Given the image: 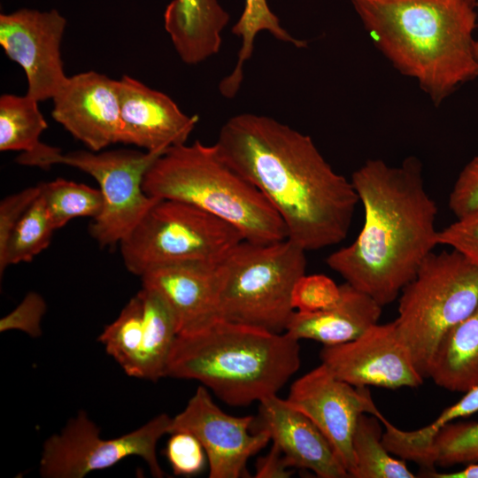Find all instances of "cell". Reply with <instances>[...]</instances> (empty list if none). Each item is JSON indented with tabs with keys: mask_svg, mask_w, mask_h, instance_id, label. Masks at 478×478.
<instances>
[{
	"mask_svg": "<svg viewBox=\"0 0 478 478\" xmlns=\"http://www.w3.org/2000/svg\"><path fill=\"white\" fill-rule=\"evenodd\" d=\"M97 341L128 376L137 378L143 342V302L139 293L104 327Z\"/></svg>",
	"mask_w": 478,
	"mask_h": 478,
	"instance_id": "4316f807",
	"label": "cell"
},
{
	"mask_svg": "<svg viewBox=\"0 0 478 478\" xmlns=\"http://www.w3.org/2000/svg\"><path fill=\"white\" fill-rule=\"evenodd\" d=\"M141 278L143 286L158 291L170 306L178 335L201 330L220 319V297L225 278L223 260L164 266Z\"/></svg>",
	"mask_w": 478,
	"mask_h": 478,
	"instance_id": "e0dca14e",
	"label": "cell"
},
{
	"mask_svg": "<svg viewBox=\"0 0 478 478\" xmlns=\"http://www.w3.org/2000/svg\"><path fill=\"white\" fill-rule=\"evenodd\" d=\"M475 8L478 10V0H475ZM474 54L475 60L478 63V39L474 42Z\"/></svg>",
	"mask_w": 478,
	"mask_h": 478,
	"instance_id": "74e56055",
	"label": "cell"
},
{
	"mask_svg": "<svg viewBox=\"0 0 478 478\" xmlns=\"http://www.w3.org/2000/svg\"><path fill=\"white\" fill-rule=\"evenodd\" d=\"M41 192L40 183L4 197L0 203V248Z\"/></svg>",
	"mask_w": 478,
	"mask_h": 478,
	"instance_id": "e575fe53",
	"label": "cell"
},
{
	"mask_svg": "<svg viewBox=\"0 0 478 478\" xmlns=\"http://www.w3.org/2000/svg\"><path fill=\"white\" fill-rule=\"evenodd\" d=\"M478 463V422H451L434 437L418 465L451 466Z\"/></svg>",
	"mask_w": 478,
	"mask_h": 478,
	"instance_id": "f1b7e54d",
	"label": "cell"
},
{
	"mask_svg": "<svg viewBox=\"0 0 478 478\" xmlns=\"http://www.w3.org/2000/svg\"><path fill=\"white\" fill-rule=\"evenodd\" d=\"M262 31H267L275 39L296 48L307 46L306 41L292 36L282 27L279 18L271 11L267 0H244L243 11L232 27V34L242 39L236 64L219 84L220 93L225 98L235 97L240 90L243 80V66L252 56L255 38Z\"/></svg>",
	"mask_w": 478,
	"mask_h": 478,
	"instance_id": "603a6c76",
	"label": "cell"
},
{
	"mask_svg": "<svg viewBox=\"0 0 478 478\" xmlns=\"http://www.w3.org/2000/svg\"><path fill=\"white\" fill-rule=\"evenodd\" d=\"M379 418L362 413L358 420L352 451L355 459L353 478H413L405 460L396 459L382 443V431Z\"/></svg>",
	"mask_w": 478,
	"mask_h": 478,
	"instance_id": "cb8c5ba5",
	"label": "cell"
},
{
	"mask_svg": "<svg viewBox=\"0 0 478 478\" xmlns=\"http://www.w3.org/2000/svg\"><path fill=\"white\" fill-rule=\"evenodd\" d=\"M166 455L176 475L191 476L204 467L206 453L201 443L192 434L185 431L172 433Z\"/></svg>",
	"mask_w": 478,
	"mask_h": 478,
	"instance_id": "4dcf8cb0",
	"label": "cell"
},
{
	"mask_svg": "<svg viewBox=\"0 0 478 478\" xmlns=\"http://www.w3.org/2000/svg\"><path fill=\"white\" fill-rule=\"evenodd\" d=\"M286 400L320 429L351 477L352 438L358 417L379 411L369 390L336 378L321 363L292 383Z\"/></svg>",
	"mask_w": 478,
	"mask_h": 478,
	"instance_id": "4fadbf2b",
	"label": "cell"
},
{
	"mask_svg": "<svg viewBox=\"0 0 478 478\" xmlns=\"http://www.w3.org/2000/svg\"><path fill=\"white\" fill-rule=\"evenodd\" d=\"M229 14L219 0H173L164 27L181 60L197 65L219 53Z\"/></svg>",
	"mask_w": 478,
	"mask_h": 478,
	"instance_id": "ffe728a7",
	"label": "cell"
},
{
	"mask_svg": "<svg viewBox=\"0 0 478 478\" xmlns=\"http://www.w3.org/2000/svg\"><path fill=\"white\" fill-rule=\"evenodd\" d=\"M351 181L363 206V226L356 239L331 253L326 263L383 307L399 297L438 245L437 205L416 157L397 166L367 159Z\"/></svg>",
	"mask_w": 478,
	"mask_h": 478,
	"instance_id": "7a4b0ae2",
	"label": "cell"
},
{
	"mask_svg": "<svg viewBox=\"0 0 478 478\" xmlns=\"http://www.w3.org/2000/svg\"><path fill=\"white\" fill-rule=\"evenodd\" d=\"M478 305V269L455 250L432 252L398 297L394 320L425 379L443 336Z\"/></svg>",
	"mask_w": 478,
	"mask_h": 478,
	"instance_id": "52a82bcc",
	"label": "cell"
},
{
	"mask_svg": "<svg viewBox=\"0 0 478 478\" xmlns=\"http://www.w3.org/2000/svg\"><path fill=\"white\" fill-rule=\"evenodd\" d=\"M215 145L276 211L288 239L307 251L346 238L358 194L309 135L268 116L241 113L224 123Z\"/></svg>",
	"mask_w": 478,
	"mask_h": 478,
	"instance_id": "6da1fadb",
	"label": "cell"
},
{
	"mask_svg": "<svg viewBox=\"0 0 478 478\" xmlns=\"http://www.w3.org/2000/svg\"><path fill=\"white\" fill-rule=\"evenodd\" d=\"M243 240L235 227L194 205L159 199L120 245L127 271L142 277L164 266L222 261Z\"/></svg>",
	"mask_w": 478,
	"mask_h": 478,
	"instance_id": "ba28073f",
	"label": "cell"
},
{
	"mask_svg": "<svg viewBox=\"0 0 478 478\" xmlns=\"http://www.w3.org/2000/svg\"><path fill=\"white\" fill-rule=\"evenodd\" d=\"M119 81L120 130L119 143L146 151L166 150L186 143L198 121L185 114L166 94L123 75Z\"/></svg>",
	"mask_w": 478,
	"mask_h": 478,
	"instance_id": "2e32d148",
	"label": "cell"
},
{
	"mask_svg": "<svg viewBox=\"0 0 478 478\" xmlns=\"http://www.w3.org/2000/svg\"><path fill=\"white\" fill-rule=\"evenodd\" d=\"M341 293L340 285L324 274H304L292 292V306L296 312H313L335 304Z\"/></svg>",
	"mask_w": 478,
	"mask_h": 478,
	"instance_id": "f546056e",
	"label": "cell"
},
{
	"mask_svg": "<svg viewBox=\"0 0 478 478\" xmlns=\"http://www.w3.org/2000/svg\"><path fill=\"white\" fill-rule=\"evenodd\" d=\"M438 245L463 255L478 269V206L438 231Z\"/></svg>",
	"mask_w": 478,
	"mask_h": 478,
	"instance_id": "1f68e13d",
	"label": "cell"
},
{
	"mask_svg": "<svg viewBox=\"0 0 478 478\" xmlns=\"http://www.w3.org/2000/svg\"><path fill=\"white\" fill-rule=\"evenodd\" d=\"M299 340L219 319L178 335L165 377L194 380L231 406L277 395L300 366Z\"/></svg>",
	"mask_w": 478,
	"mask_h": 478,
	"instance_id": "277c9868",
	"label": "cell"
},
{
	"mask_svg": "<svg viewBox=\"0 0 478 478\" xmlns=\"http://www.w3.org/2000/svg\"><path fill=\"white\" fill-rule=\"evenodd\" d=\"M374 46L439 105L478 78L469 0H350Z\"/></svg>",
	"mask_w": 478,
	"mask_h": 478,
	"instance_id": "3957f363",
	"label": "cell"
},
{
	"mask_svg": "<svg viewBox=\"0 0 478 478\" xmlns=\"http://www.w3.org/2000/svg\"><path fill=\"white\" fill-rule=\"evenodd\" d=\"M253 425V431L269 434L289 467L310 470L320 478L350 477L324 435L286 399L274 395L261 400Z\"/></svg>",
	"mask_w": 478,
	"mask_h": 478,
	"instance_id": "ac0fdd59",
	"label": "cell"
},
{
	"mask_svg": "<svg viewBox=\"0 0 478 478\" xmlns=\"http://www.w3.org/2000/svg\"><path fill=\"white\" fill-rule=\"evenodd\" d=\"M47 305L36 292L27 293L19 305L0 320V332L19 330L31 337L42 335V320Z\"/></svg>",
	"mask_w": 478,
	"mask_h": 478,
	"instance_id": "d6a6232c",
	"label": "cell"
},
{
	"mask_svg": "<svg viewBox=\"0 0 478 478\" xmlns=\"http://www.w3.org/2000/svg\"><path fill=\"white\" fill-rule=\"evenodd\" d=\"M164 151L89 150L63 153L60 149L42 143L35 150L22 152L16 162L43 169L66 165L92 176L103 194L104 207L92 220L89 234L100 246L105 247L120 243L159 200L144 192L143 181L149 167Z\"/></svg>",
	"mask_w": 478,
	"mask_h": 478,
	"instance_id": "9c48e42d",
	"label": "cell"
},
{
	"mask_svg": "<svg viewBox=\"0 0 478 478\" xmlns=\"http://www.w3.org/2000/svg\"><path fill=\"white\" fill-rule=\"evenodd\" d=\"M143 342L137 378L157 382L165 377L167 362L179 334L176 319L164 297L143 286Z\"/></svg>",
	"mask_w": 478,
	"mask_h": 478,
	"instance_id": "7402d4cb",
	"label": "cell"
},
{
	"mask_svg": "<svg viewBox=\"0 0 478 478\" xmlns=\"http://www.w3.org/2000/svg\"><path fill=\"white\" fill-rule=\"evenodd\" d=\"M320 357L336 378L354 387L415 388L424 380L395 321L376 323L351 342L324 345Z\"/></svg>",
	"mask_w": 478,
	"mask_h": 478,
	"instance_id": "7c38bea8",
	"label": "cell"
},
{
	"mask_svg": "<svg viewBox=\"0 0 478 478\" xmlns=\"http://www.w3.org/2000/svg\"><path fill=\"white\" fill-rule=\"evenodd\" d=\"M52 118L89 150L119 143V81L95 71L67 77L52 97Z\"/></svg>",
	"mask_w": 478,
	"mask_h": 478,
	"instance_id": "9a60e30c",
	"label": "cell"
},
{
	"mask_svg": "<svg viewBox=\"0 0 478 478\" xmlns=\"http://www.w3.org/2000/svg\"><path fill=\"white\" fill-rule=\"evenodd\" d=\"M340 289L338 300L328 308L313 312L295 311L285 333L297 340L335 345L356 339L378 323L382 306L347 282Z\"/></svg>",
	"mask_w": 478,
	"mask_h": 478,
	"instance_id": "d6986e66",
	"label": "cell"
},
{
	"mask_svg": "<svg viewBox=\"0 0 478 478\" xmlns=\"http://www.w3.org/2000/svg\"><path fill=\"white\" fill-rule=\"evenodd\" d=\"M424 474L432 478H478V463L466 465L464 468L454 472L437 473L428 470Z\"/></svg>",
	"mask_w": 478,
	"mask_h": 478,
	"instance_id": "8d00e7d4",
	"label": "cell"
},
{
	"mask_svg": "<svg viewBox=\"0 0 478 478\" xmlns=\"http://www.w3.org/2000/svg\"><path fill=\"white\" fill-rule=\"evenodd\" d=\"M143 188L150 197L184 202L224 220L244 240L266 243L288 238L276 211L221 158L215 143L169 147L147 170Z\"/></svg>",
	"mask_w": 478,
	"mask_h": 478,
	"instance_id": "5b68a950",
	"label": "cell"
},
{
	"mask_svg": "<svg viewBox=\"0 0 478 478\" xmlns=\"http://www.w3.org/2000/svg\"><path fill=\"white\" fill-rule=\"evenodd\" d=\"M469 1L475 5V0H469Z\"/></svg>",
	"mask_w": 478,
	"mask_h": 478,
	"instance_id": "f35d334b",
	"label": "cell"
},
{
	"mask_svg": "<svg viewBox=\"0 0 478 478\" xmlns=\"http://www.w3.org/2000/svg\"><path fill=\"white\" fill-rule=\"evenodd\" d=\"M41 196L51 220L58 229L75 218H96L103 210L104 197L99 189L58 178L40 183Z\"/></svg>",
	"mask_w": 478,
	"mask_h": 478,
	"instance_id": "83f0119b",
	"label": "cell"
},
{
	"mask_svg": "<svg viewBox=\"0 0 478 478\" xmlns=\"http://www.w3.org/2000/svg\"><path fill=\"white\" fill-rule=\"evenodd\" d=\"M305 251L291 240H243L223 259L220 319L281 334L295 310L292 292L305 274Z\"/></svg>",
	"mask_w": 478,
	"mask_h": 478,
	"instance_id": "8992f818",
	"label": "cell"
},
{
	"mask_svg": "<svg viewBox=\"0 0 478 478\" xmlns=\"http://www.w3.org/2000/svg\"><path fill=\"white\" fill-rule=\"evenodd\" d=\"M427 378L452 392L465 393L478 385V305L443 336Z\"/></svg>",
	"mask_w": 478,
	"mask_h": 478,
	"instance_id": "44dd1931",
	"label": "cell"
},
{
	"mask_svg": "<svg viewBox=\"0 0 478 478\" xmlns=\"http://www.w3.org/2000/svg\"><path fill=\"white\" fill-rule=\"evenodd\" d=\"M56 230L40 192L0 248V275L9 266L33 260L49 246Z\"/></svg>",
	"mask_w": 478,
	"mask_h": 478,
	"instance_id": "484cf974",
	"label": "cell"
},
{
	"mask_svg": "<svg viewBox=\"0 0 478 478\" xmlns=\"http://www.w3.org/2000/svg\"><path fill=\"white\" fill-rule=\"evenodd\" d=\"M287 465L280 448L273 443L270 451L256 462V478H288L292 472Z\"/></svg>",
	"mask_w": 478,
	"mask_h": 478,
	"instance_id": "d590c367",
	"label": "cell"
},
{
	"mask_svg": "<svg viewBox=\"0 0 478 478\" xmlns=\"http://www.w3.org/2000/svg\"><path fill=\"white\" fill-rule=\"evenodd\" d=\"M172 418L160 413L139 428L115 438L104 439L84 411H79L63 429L43 443L39 473L44 478H83L96 470L112 467L135 456L146 462L152 476L165 473L157 458L159 439L170 433Z\"/></svg>",
	"mask_w": 478,
	"mask_h": 478,
	"instance_id": "30bf717a",
	"label": "cell"
},
{
	"mask_svg": "<svg viewBox=\"0 0 478 478\" xmlns=\"http://www.w3.org/2000/svg\"><path fill=\"white\" fill-rule=\"evenodd\" d=\"M39 101L28 96L4 94L0 96V150L30 152L42 142L48 127Z\"/></svg>",
	"mask_w": 478,
	"mask_h": 478,
	"instance_id": "d4e9b609",
	"label": "cell"
},
{
	"mask_svg": "<svg viewBox=\"0 0 478 478\" xmlns=\"http://www.w3.org/2000/svg\"><path fill=\"white\" fill-rule=\"evenodd\" d=\"M254 420L253 416L224 412L202 385L172 418L170 434L185 431L197 438L206 453L210 478H239L249 476L248 460L271 441L266 431H251Z\"/></svg>",
	"mask_w": 478,
	"mask_h": 478,
	"instance_id": "8fae6325",
	"label": "cell"
},
{
	"mask_svg": "<svg viewBox=\"0 0 478 478\" xmlns=\"http://www.w3.org/2000/svg\"><path fill=\"white\" fill-rule=\"evenodd\" d=\"M478 206V155L461 170L449 195V207L458 218Z\"/></svg>",
	"mask_w": 478,
	"mask_h": 478,
	"instance_id": "836d02e7",
	"label": "cell"
},
{
	"mask_svg": "<svg viewBox=\"0 0 478 478\" xmlns=\"http://www.w3.org/2000/svg\"><path fill=\"white\" fill-rule=\"evenodd\" d=\"M66 27V19L55 9L0 14V44L24 70L27 94L39 102L52 99L67 78L61 58Z\"/></svg>",
	"mask_w": 478,
	"mask_h": 478,
	"instance_id": "5bb4252c",
	"label": "cell"
}]
</instances>
